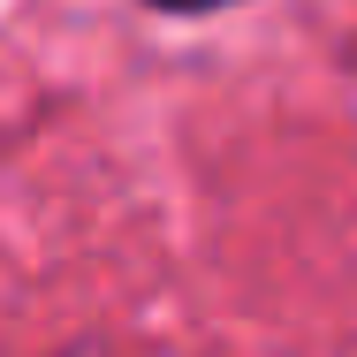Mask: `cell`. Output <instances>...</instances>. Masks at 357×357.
Returning a JSON list of instances; mask_svg holds the SVG:
<instances>
[{"label": "cell", "instance_id": "1", "mask_svg": "<svg viewBox=\"0 0 357 357\" xmlns=\"http://www.w3.org/2000/svg\"><path fill=\"white\" fill-rule=\"evenodd\" d=\"M152 8H220V0H152Z\"/></svg>", "mask_w": 357, "mask_h": 357}]
</instances>
